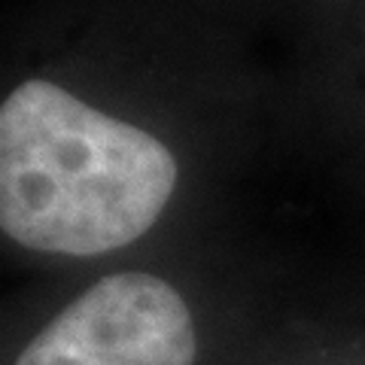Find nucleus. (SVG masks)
I'll return each mask as SVG.
<instances>
[{"label":"nucleus","instance_id":"1","mask_svg":"<svg viewBox=\"0 0 365 365\" xmlns=\"http://www.w3.org/2000/svg\"><path fill=\"white\" fill-rule=\"evenodd\" d=\"M177 186V158L150 131L46 79L0 104V228L28 250L98 256L137 241Z\"/></svg>","mask_w":365,"mask_h":365},{"label":"nucleus","instance_id":"2","mask_svg":"<svg viewBox=\"0 0 365 365\" xmlns=\"http://www.w3.org/2000/svg\"><path fill=\"white\" fill-rule=\"evenodd\" d=\"M195 323L162 277L125 271L98 280L34 335L16 365H192Z\"/></svg>","mask_w":365,"mask_h":365}]
</instances>
